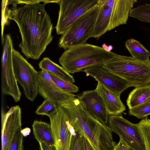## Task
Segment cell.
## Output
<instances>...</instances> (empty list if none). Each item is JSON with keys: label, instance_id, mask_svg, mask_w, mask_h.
<instances>
[{"label": "cell", "instance_id": "cell-9", "mask_svg": "<svg viewBox=\"0 0 150 150\" xmlns=\"http://www.w3.org/2000/svg\"><path fill=\"white\" fill-rule=\"evenodd\" d=\"M108 126L129 147L134 150H146L137 124L132 123L120 115H109Z\"/></svg>", "mask_w": 150, "mask_h": 150}, {"label": "cell", "instance_id": "cell-27", "mask_svg": "<svg viewBox=\"0 0 150 150\" xmlns=\"http://www.w3.org/2000/svg\"><path fill=\"white\" fill-rule=\"evenodd\" d=\"M57 109V104L50 100H45L37 108L35 112L38 115L48 116Z\"/></svg>", "mask_w": 150, "mask_h": 150}, {"label": "cell", "instance_id": "cell-28", "mask_svg": "<svg viewBox=\"0 0 150 150\" xmlns=\"http://www.w3.org/2000/svg\"><path fill=\"white\" fill-rule=\"evenodd\" d=\"M22 129L18 130L13 138L8 150H23V140L24 135Z\"/></svg>", "mask_w": 150, "mask_h": 150}, {"label": "cell", "instance_id": "cell-26", "mask_svg": "<svg viewBox=\"0 0 150 150\" xmlns=\"http://www.w3.org/2000/svg\"><path fill=\"white\" fill-rule=\"evenodd\" d=\"M75 130L72 137L69 150H84V135L79 129Z\"/></svg>", "mask_w": 150, "mask_h": 150}, {"label": "cell", "instance_id": "cell-2", "mask_svg": "<svg viewBox=\"0 0 150 150\" xmlns=\"http://www.w3.org/2000/svg\"><path fill=\"white\" fill-rule=\"evenodd\" d=\"M62 108L70 124L80 130L97 150H113L117 143L109 127L88 114L77 98L67 100Z\"/></svg>", "mask_w": 150, "mask_h": 150}, {"label": "cell", "instance_id": "cell-32", "mask_svg": "<svg viewBox=\"0 0 150 150\" xmlns=\"http://www.w3.org/2000/svg\"><path fill=\"white\" fill-rule=\"evenodd\" d=\"M44 0H16L17 4H34L43 2Z\"/></svg>", "mask_w": 150, "mask_h": 150}, {"label": "cell", "instance_id": "cell-3", "mask_svg": "<svg viewBox=\"0 0 150 150\" xmlns=\"http://www.w3.org/2000/svg\"><path fill=\"white\" fill-rule=\"evenodd\" d=\"M121 55L104 48L85 43L66 50L59 59L60 64L70 74L91 68L102 67Z\"/></svg>", "mask_w": 150, "mask_h": 150}, {"label": "cell", "instance_id": "cell-7", "mask_svg": "<svg viewBox=\"0 0 150 150\" xmlns=\"http://www.w3.org/2000/svg\"><path fill=\"white\" fill-rule=\"evenodd\" d=\"M1 59V88L4 95L11 96L17 102L21 93L16 79L13 68L12 52L13 47L10 34L6 35Z\"/></svg>", "mask_w": 150, "mask_h": 150}, {"label": "cell", "instance_id": "cell-14", "mask_svg": "<svg viewBox=\"0 0 150 150\" xmlns=\"http://www.w3.org/2000/svg\"><path fill=\"white\" fill-rule=\"evenodd\" d=\"M86 76H90L104 86L119 94L131 87L125 79L105 70L102 67H96L84 70Z\"/></svg>", "mask_w": 150, "mask_h": 150}, {"label": "cell", "instance_id": "cell-18", "mask_svg": "<svg viewBox=\"0 0 150 150\" xmlns=\"http://www.w3.org/2000/svg\"><path fill=\"white\" fill-rule=\"evenodd\" d=\"M35 139L39 142L49 145H56L55 138L50 125L47 123L35 120L32 125Z\"/></svg>", "mask_w": 150, "mask_h": 150}, {"label": "cell", "instance_id": "cell-10", "mask_svg": "<svg viewBox=\"0 0 150 150\" xmlns=\"http://www.w3.org/2000/svg\"><path fill=\"white\" fill-rule=\"evenodd\" d=\"M50 119L57 150H69L74 129L63 113L57 110L48 116Z\"/></svg>", "mask_w": 150, "mask_h": 150}, {"label": "cell", "instance_id": "cell-5", "mask_svg": "<svg viewBox=\"0 0 150 150\" xmlns=\"http://www.w3.org/2000/svg\"><path fill=\"white\" fill-rule=\"evenodd\" d=\"M99 4L78 18L62 35L58 43L59 47L66 50L86 43L91 38L99 11Z\"/></svg>", "mask_w": 150, "mask_h": 150}, {"label": "cell", "instance_id": "cell-31", "mask_svg": "<svg viewBox=\"0 0 150 150\" xmlns=\"http://www.w3.org/2000/svg\"><path fill=\"white\" fill-rule=\"evenodd\" d=\"M84 150H97L90 141L84 135Z\"/></svg>", "mask_w": 150, "mask_h": 150}, {"label": "cell", "instance_id": "cell-22", "mask_svg": "<svg viewBox=\"0 0 150 150\" xmlns=\"http://www.w3.org/2000/svg\"><path fill=\"white\" fill-rule=\"evenodd\" d=\"M129 16L150 23V4L146 3L133 8L130 11Z\"/></svg>", "mask_w": 150, "mask_h": 150}, {"label": "cell", "instance_id": "cell-15", "mask_svg": "<svg viewBox=\"0 0 150 150\" xmlns=\"http://www.w3.org/2000/svg\"><path fill=\"white\" fill-rule=\"evenodd\" d=\"M137 2V0H107L111 10L108 31L127 24L130 11Z\"/></svg>", "mask_w": 150, "mask_h": 150}, {"label": "cell", "instance_id": "cell-29", "mask_svg": "<svg viewBox=\"0 0 150 150\" xmlns=\"http://www.w3.org/2000/svg\"><path fill=\"white\" fill-rule=\"evenodd\" d=\"M129 147L120 139L113 150H129Z\"/></svg>", "mask_w": 150, "mask_h": 150}, {"label": "cell", "instance_id": "cell-12", "mask_svg": "<svg viewBox=\"0 0 150 150\" xmlns=\"http://www.w3.org/2000/svg\"><path fill=\"white\" fill-rule=\"evenodd\" d=\"M77 96L82 106L88 114L101 123L108 124L109 115L101 97L96 89L84 91Z\"/></svg>", "mask_w": 150, "mask_h": 150}, {"label": "cell", "instance_id": "cell-30", "mask_svg": "<svg viewBox=\"0 0 150 150\" xmlns=\"http://www.w3.org/2000/svg\"><path fill=\"white\" fill-rule=\"evenodd\" d=\"M41 150H57L56 145H49L42 142H39Z\"/></svg>", "mask_w": 150, "mask_h": 150}, {"label": "cell", "instance_id": "cell-20", "mask_svg": "<svg viewBox=\"0 0 150 150\" xmlns=\"http://www.w3.org/2000/svg\"><path fill=\"white\" fill-rule=\"evenodd\" d=\"M150 98V83L135 88L129 95L127 105L129 109L140 105Z\"/></svg>", "mask_w": 150, "mask_h": 150}, {"label": "cell", "instance_id": "cell-6", "mask_svg": "<svg viewBox=\"0 0 150 150\" xmlns=\"http://www.w3.org/2000/svg\"><path fill=\"white\" fill-rule=\"evenodd\" d=\"M12 56L13 69L16 80L22 87L26 98L33 102L38 93V71L14 49L13 50Z\"/></svg>", "mask_w": 150, "mask_h": 150}, {"label": "cell", "instance_id": "cell-24", "mask_svg": "<svg viewBox=\"0 0 150 150\" xmlns=\"http://www.w3.org/2000/svg\"><path fill=\"white\" fill-rule=\"evenodd\" d=\"M48 73L53 81L63 90L72 93L79 91V87L73 83L58 77L52 73Z\"/></svg>", "mask_w": 150, "mask_h": 150}, {"label": "cell", "instance_id": "cell-21", "mask_svg": "<svg viewBox=\"0 0 150 150\" xmlns=\"http://www.w3.org/2000/svg\"><path fill=\"white\" fill-rule=\"evenodd\" d=\"M125 45L132 57L142 61H150V52L139 41L132 38L126 40Z\"/></svg>", "mask_w": 150, "mask_h": 150}, {"label": "cell", "instance_id": "cell-8", "mask_svg": "<svg viewBox=\"0 0 150 150\" xmlns=\"http://www.w3.org/2000/svg\"><path fill=\"white\" fill-rule=\"evenodd\" d=\"M100 0H62L59 6L55 28L58 35L63 34L78 18L98 5Z\"/></svg>", "mask_w": 150, "mask_h": 150}, {"label": "cell", "instance_id": "cell-23", "mask_svg": "<svg viewBox=\"0 0 150 150\" xmlns=\"http://www.w3.org/2000/svg\"><path fill=\"white\" fill-rule=\"evenodd\" d=\"M137 124L143 140L146 150H150V119L146 117Z\"/></svg>", "mask_w": 150, "mask_h": 150}, {"label": "cell", "instance_id": "cell-13", "mask_svg": "<svg viewBox=\"0 0 150 150\" xmlns=\"http://www.w3.org/2000/svg\"><path fill=\"white\" fill-rule=\"evenodd\" d=\"M38 93L45 100L57 104L71 96L77 97L73 93L66 92L60 88L53 81L49 73L43 70L38 71Z\"/></svg>", "mask_w": 150, "mask_h": 150}, {"label": "cell", "instance_id": "cell-33", "mask_svg": "<svg viewBox=\"0 0 150 150\" xmlns=\"http://www.w3.org/2000/svg\"><path fill=\"white\" fill-rule=\"evenodd\" d=\"M129 150H134L133 149L129 147Z\"/></svg>", "mask_w": 150, "mask_h": 150}, {"label": "cell", "instance_id": "cell-19", "mask_svg": "<svg viewBox=\"0 0 150 150\" xmlns=\"http://www.w3.org/2000/svg\"><path fill=\"white\" fill-rule=\"evenodd\" d=\"M41 70L52 73L57 76L72 83H75L74 78L62 67L52 61L48 57L44 58L39 64Z\"/></svg>", "mask_w": 150, "mask_h": 150}, {"label": "cell", "instance_id": "cell-16", "mask_svg": "<svg viewBox=\"0 0 150 150\" xmlns=\"http://www.w3.org/2000/svg\"><path fill=\"white\" fill-rule=\"evenodd\" d=\"M96 89L101 97L109 115H119L126 109L120 94L107 88L98 82Z\"/></svg>", "mask_w": 150, "mask_h": 150}, {"label": "cell", "instance_id": "cell-17", "mask_svg": "<svg viewBox=\"0 0 150 150\" xmlns=\"http://www.w3.org/2000/svg\"><path fill=\"white\" fill-rule=\"evenodd\" d=\"M99 5V11L91 35V38L97 39L108 31L111 13L107 0H100Z\"/></svg>", "mask_w": 150, "mask_h": 150}, {"label": "cell", "instance_id": "cell-4", "mask_svg": "<svg viewBox=\"0 0 150 150\" xmlns=\"http://www.w3.org/2000/svg\"><path fill=\"white\" fill-rule=\"evenodd\" d=\"M102 67L127 81L131 87L135 88L150 83V61L121 55L118 59L106 63Z\"/></svg>", "mask_w": 150, "mask_h": 150}, {"label": "cell", "instance_id": "cell-25", "mask_svg": "<svg viewBox=\"0 0 150 150\" xmlns=\"http://www.w3.org/2000/svg\"><path fill=\"white\" fill-rule=\"evenodd\" d=\"M128 113L138 119H142L150 115V98L144 103L129 109Z\"/></svg>", "mask_w": 150, "mask_h": 150}, {"label": "cell", "instance_id": "cell-11", "mask_svg": "<svg viewBox=\"0 0 150 150\" xmlns=\"http://www.w3.org/2000/svg\"><path fill=\"white\" fill-rule=\"evenodd\" d=\"M1 150H8L16 133L21 129V111L19 105L11 107L7 112L1 110Z\"/></svg>", "mask_w": 150, "mask_h": 150}, {"label": "cell", "instance_id": "cell-1", "mask_svg": "<svg viewBox=\"0 0 150 150\" xmlns=\"http://www.w3.org/2000/svg\"><path fill=\"white\" fill-rule=\"evenodd\" d=\"M7 18L14 21L20 30L22 41L19 45L27 59L38 60L52 42L53 24L45 4H25L6 9Z\"/></svg>", "mask_w": 150, "mask_h": 150}]
</instances>
